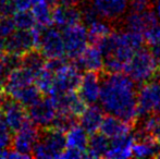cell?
Segmentation results:
<instances>
[{
    "label": "cell",
    "instance_id": "1",
    "mask_svg": "<svg viewBox=\"0 0 160 159\" xmlns=\"http://www.w3.org/2000/svg\"><path fill=\"white\" fill-rule=\"evenodd\" d=\"M99 102L105 112L132 124L138 118L135 82L123 72H107L101 80Z\"/></svg>",
    "mask_w": 160,
    "mask_h": 159
},
{
    "label": "cell",
    "instance_id": "2",
    "mask_svg": "<svg viewBox=\"0 0 160 159\" xmlns=\"http://www.w3.org/2000/svg\"><path fill=\"white\" fill-rule=\"evenodd\" d=\"M144 42L141 33L128 30L111 33L97 45L105 57L103 69L107 72H123L132 56L143 48Z\"/></svg>",
    "mask_w": 160,
    "mask_h": 159
},
{
    "label": "cell",
    "instance_id": "3",
    "mask_svg": "<svg viewBox=\"0 0 160 159\" xmlns=\"http://www.w3.org/2000/svg\"><path fill=\"white\" fill-rule=\"evenodd\" d=\"M67 147L65 133L52 127L40 130L39 138L32 152L34 158H61Z\"/></svg>",
    "mask_w": 160,
    "mask_h": 159
},
{
    "label": "cell",
    "instance_id": "4",
    "mask_svg": "<svg viewBox=\"0 0 160 159\" xmlns=\"http://www.w3.org/2000/svg\"><path fill=\"white\" fill-rule=\"evenodd\" d=\"M158 69L150 51L141 48L128 60L123 72L135 83L144 84L154 80Z\"/></svg>",
    "mask_w": 160,
    "mask_h": 159
},
{
    "label": "cell",
    "instance_id": "5",
    "mask_svg": "<svg viewBox=\"0 0 160 159\" xmlns=\"http://www.w3.org/2000/svg\"><path fill=\"white\" fill-rule=\"evenodd\" d=\"M44 27L36 24L31 30H15L4 39V52L22 56L33 49H38L40 35Z\"/></svg>",
    "mask_w": 160,
    "mask_h": 159
},
{
    "label": "cell",
    "instance_id": "6",
    "mask_svg": "<svg viewBox=\"0 0 160 159\" xmlns=\"http://www.w3.org/2000/svg\"><path fill=\"white\" fill-rule=\"evenodd\" d=\"M82 79L81 70L74 63H64L53 73V84L49 96H59L70 92H75Z\"/></svg>",
    "mask_w": 160,
    "mask_h": 159
},
{
    "label": "cell",
    "instance_id": "7",
    "mask_svg": "<svg viewBox=\"0 0 160 159\" xmlns=\"http://www.w3.org/2000/svg\"><path fill=\"white\" fill-rule=\"evenodd\" d=\"M137 113L141 118L150 113L160 115V81L144 83L137 92Z\"/></svg>",
    "mask_w": 160,
    "mask_h": 159
},
{
    "label": "cell",
    "instance_id": "8",
    "mask_svg": "<svg viewBox=\"0 0 160 159\" xmlns=\"http://www.w3.org/2000/svg\"><path fill=\"white\" fill-rule=\"evenodd\" d=\"M62 36L65 56L73 60L78 58L89 44L87 27L81 23L62 28Z\"/></svg>",
    "mask_w": 160,
    "mask_h": 159
},
{
    "label": "cell",
    "instance_id": "9",
    "mask_svg": "<svg viewBox=\"0 0 160 159\" xmlns=\"http://www.w3.org/2000/svg\"><path fill=\"white\" fill-rule=\"evenodd\" d=\"M38 50L48 59H60L65 57V48L62 32L57 27H44L40 35Z\"/></svg>",
    "mask_w": 160,
    "mask_h": 159
},
{
    "label": "cell",
    "instance_id": "10",
    "mask_svg": "<svg viewBox=\"0 0 160 159\" xmlns=\"http://www.w3.org/2000/svg\"><path fill=\"white\" fill-rule=\"evenodd\" d=\"M39 133L40 130L38 129L37 125L34 124L31 120H28L22 125V127H20L15 132L11 147L13 151L32 158V152L38 138H39Z\"/></svg>",
    "mask_w": 160,
    "mask_h": 159
},
{
    "label": "cell",
    "instance_id": "11",
    "mask_svg": "<svg viewBox=\"0 0 160 159\" xmlns=\"http://www.w3.org/2000/svg\"><path fill=\"white\" fill-rule=\"evenodd\" d=\"M58 109L55 104V100L49 96L46 98H40L31 107H28V118L35 125L40 129L51 127Z\"/></svg>",
    "mask_w": 160,
    "mask_h": 159
},
{
    "label": "cell",
    "instance_id": "12",
    "mask_svg": "<svg viewBox=\"0 0 160 159\" xmlns=\"http://www.w3.org/2000/svg\"><path fill=\"white\" fill-rule=\"evenodd\" d=\"M1 110L6 124L12 132H17L26 121L30 120L26 107L8 96L3 98Z\"/></svg>",
    "mask_w": 160,
    "mask_h": 159
},
{
    "label": "cell",
    "instance_id": "13",
    "mask_svg": "<svg viewBox=\"0 0 160 159\" xmlns=\"http://www.w3.org/2000/svg\"><path fill=\"white\" fill-rule=\"evenodd\" d=\"M89 6L99 19L113 21L125 14L128 0H91Z\"/></svg>",
    "mask_w": 160,
    "mask_h": 159
},
{
    "label": "cell",
    "instance_id": "14",
    "mask_svg": "<svg viewBox=\"0 0 160 159\" xmlns=\"http://www.w3.org/2000/svg\"><path fill=\"white\" fill-rule=\"evenodd\" d=\"M101 89V80L98 72H85L82 75L78 87V94L80 98L86 105H95L99 102Z\"/></svg>",
    "mask_w": 160,
    "mask_h": 159
},
{
    "label": "cell",
    "instance_id": "15",
    "mask_svg": "<svg viewBox=\"0 0 160 159\" xmlns=\"http://www.w3.org/2000/svg\"><path fill=\"white\" fill-rule=\"evenodd\" d=\"M103 62L105 57L102 51L97 45L94 44L88 45L82 51V53L74 59V64L81 71L85 72H99L103 69Z\"/></svg>",
    "mask_w": 160,
    "mask_h": 159
},
{
    "label": "cell",
    "instance_id": "16",
    "mask_svg": "<svg viewBox=\"0 0 160 159\" xmlns=\"http://www.w3.org/2000/svg\"><path fill=\"white\" fill-rule=\"evenodd\" d=\"M158 23V17L152 9L144 11H130L125 17L124 25L128 31L144 34Z\"/></svg>",
    "mask_w": 160,
    "mask_h": 159
},
{
    "label": "cell",
    "instance_id": "17",
    "mask_svg": "<svg viewBox=\"0 0 160 159\" xmlns=\"http://www.w3.org/2000/svg\"><path fill=\"white\" fill-rule=\"evenodd\" d=\"M51 17H52V23L59 28L68 27L81 23L82 21V13L78 7L63 3L53 6Z\"/></svg>",
    "mask_w": 160,
    "mask_h": 159
},
{
    "label": "cell",
    "instance_id": "18",
    "mask_svg": "<svg viewBox=\"0 0 160 159\" xmlns=\"http://www.w3.org/2000/svg\"><path fill=\"white\" fill-rule=\"evenodd\" d=\"M134 141V135L131 133L111 138L109 148L105 157L110 159H125L133 157L132 146Z\"/></svg>",
    "mask_w": 160,
    "mask_h": 159
},
{
    "label": "cell",
    "instance_id": "19",
    "mask_svg": "<svg viewBox=\"0 0 160 159\" xmlns=\"http://www.w3.org/2000/svg\"><path fill=\"white\" fill-rule=\"evenodd\" d=\"M50 97L55 100L58 111L71 113L75 117H78L86 107V104L81 99L78 94L75 92H70L59 96H55V97L50 96Z\"/></svg>",
    "mask_w": 160,
    "mask_h": 159
},
{
    "label": "cell",
    "instance_id": "20",
    "mask_svg": "<svg viewBox=\"0 0 160 159\" xmlns=\"http://www.w3.org/2000/svg\"><path fill=\"white\" fill-rule=\"evenodd\" d=\"M103 117L105 116L101 107L96 106V104L88 105V107H85L83 112L78 116V122L81 127L91 135L99 132Z\"/></svg>",
    "mask_w": 160,
    "mask_h": 159
},
{
    "label": "cell",
    "instance_id": "21",
    "mask_svg": "<svg viewBox=\"0 0 160 159\" xmlns=\"http://www.w3.org/2000/svg\"><path fill=\"white\" fill-rule=\"evenodd\" d=\"M99 132H101L103 135L111 140L117 136L131 133V123L120 119L116 116L107 115L103 117Z\"/></svg>",
    "mask_w": 160,
    "mask_h": 159
},
{
    "label": "cell",
    "instance_id": "22",
    "mask_svg": "<svg viewBox=\"0 0 160 159\" xmlns=\"http://www.w3.org/2000/svg\"><path fill=\"white\" fill-rule=\"evenodd\" d=\"M160 153V143L154 136L135 138L132 146L133 157L148 158L157 156Z\"/></svg>",
    "mask_w": 160,
    "mask_h": 159
},
{
    "label": "cell",
    "instance_id": "23",
    "mask_svg": "<svg viewBox=\"0 0 160 159\" xmlns=\"http://www.w3.org/2000/svg\"><path fill=\"white\" fill-rule=\"evenodd\" d=\"M42 93L39 91V88L36 86L35 83H33V84L25 85L23 87L14 89L11 93H9L8 95L4 96H8V97L17 100L20 104L25 106L26 108H28L35 102H37L42 98Z\"/></svg>",
    "mask_w": 160,
    "mask_h": 159
},
{
    "label": "cell",
    "instance_id": "24",
    "mask_svg": "<svg viewBox=\"0 0 160 159\" xmlns=\"http://www.w3.org/2000/svg\"><path fill=\"white\" fill-rule=\"evenodd\" d=\"M89 134L81 127L80 124H75L70 127L65 132V143L67 147L81 151L86 154L87 144H88Z\"/></svg>",
    "mask_w": 160,
    "mask_h": 159
},
{
    "label": "cell",
    "instance_id": "25",
    "mask_svg": "<svg viewBox=\"0 0 160 159\" xmlns=\"http://www.w3.org/2000/svg\"><path fill=\"white\" fill-rule=\"evenodd\" d=\"M110 145V138L102 133H93L89 135L88 144L86 148L87 158H101L105 157Z\"/></svg>",
    "mask_w": 160,
    "mask_h": 159
},
{
    "label": "cell",
    "instance_id": "26",
    "mask_svg": "<svg viewBox=\"0 0 160 159\" xmlns=\"http://www.w3.org/2000/svg\"><path fill=\"white\" fill-rule=\"evenodd\" d=\"M51 11V4L47 0H33L31 12L38 26L48 27L52 24Z\"/></svg>",
    "mask_w": 160,
    "mask_h": 159
},
{
    "label": "cell",
    "instance_id": "27",
    "mask_svg": "<svg viewBox=\"0 0 160 159\" xmlns=\"http://www.w3.org/2000/svg\"><path fill=\"white\" fill-rule=\"evenodd\" d=\"M87 33H88V40L91 44L98 45L102 39L109 36L112 33L111 26L106 20L96 19L87 24Z\"/></svg>",
    "mask_w": 160,
    "mask_h": 159
},
{
    "label": "cell",
    "instance_id": "28",
    "mask_svg": "<svg viewBox=\"0 0 160 159\" xmlns=\"http://www.w3.org/2000/svg\"><path fill=\"white\" fill-rule=\"evenodd\" d=\"M46 60L47 59L42 55L39 50L33 49L21 56V66L25 67L35 74V77H37L38 73L45 68Z\"/></svg>",
    "mask_w": 160,
    "mask_h": 159
},
{
    "label": "cell",
    "instance_id": "29",
    "mask_svg": "<svg viewBox=\"0 0 160 159\" xmlns=\"http://www.w3.org/2000/svg\"><path fill=\"white\" fill-rule=\"evenodd\" d=\"M13 22L18 30H31L36 25V21L34 19L31 11H15L12 15Z\"/></svg>",
    "mask_w": 160,
    "mask_h": 159
},
{
    "label": "cell",
    "instance_id": "30",
    "mask_svg": "<svg viewBox=\"0 0 160 159\" xmlns=\"http://www.w3.org/2000/svg\"><path fill=\"white\" fill-rule=\"evenodd\" d=\"M34 83H35V85L39 88V91L42 92V94H45V95L49 94L53 84V73L45 67V68L38 73V75L36 77L35 82Z\"/></svg>",
    "mask_w": 160,
    "mask_h": 159
},
{
    "label": "cell",
    "instance_id": "31",
    "mask_svg": "<svg viewBox=\"0 0 160 159\" xmlns=\"http://www.w3.org/2000/svg\"><path fill=\"white\" fill-rule=\"evenodd\" d=\"M76 120H78V117L71 115V113L60 112V111H58L57 116H56L51 127H55V129L60 130V131L65 133L70 127H72L73 125L76 124Z\"/></svg>",
    "mask_w": 160,
    "mask_h": 159
},
{
    "label": "cell",
    "instance_id": "32",
    "mask_svg": "<svg viewBox=\"0 0 160 159\" xmlns=\"http://www.w3.org/2000/svg\"><path fill=\"white\" fill-rule=\"evenodd\" d=\"M17 30L12 17H0V37L6 39Z\"/></svg>",
    "mask_w": 160,
    "mask_h": 159
},
{
    "label": "cell",
    "instance_id": "33",
    "mask_svg": "<svg viewBox=\"0 0 160 159\" xmlns=\"http://www.w3.org/2000/svg\"><path fill=\"white\" fill-rule=\"evenodd\" d=\"M12 131L4 124L0 127V149H9L12 145Z\"/></svg>",
    "mask_w": 160,
    "mask_h": 159
},
{
    "label": "cell",
    "instance_id": "34",
    "mask_svg": "<svg viewBox=\"0 0 160 159\" xmlns=\"http://www.w3.org/2000/svg\"><path fill=\"white\" fill-rule=\"evenodd\" d=\"M144 39L149 46L160 44V24L157 23L144 33Z\"/></svg>",
    "mask_w": 160,
    "mask_h": 159
},
{
    "label": "cell",
    "instance_id": "35",
    "mask_svg": "<svg viewBox=\"0 0 160 159\" xmlns=\"http://www.w3.org/2000/svg\"><path fill=\"white\" fill-rule=\"evenodd\" d=\"M130 11H144L150 9V0H128Z\"/></svg>",
    "mask_w": 160,
    "mask_h": 159
},
{
    "label": "cell",
    "instance_id": "36",
    "mask_svg": "<svg viewBox=\"0 0 160 159\" xmlns=\"http://www.w3.org/2000/svg\"><path fill=\"white\" fill-rule=\"evenodd\" d=\"M86 157V154L83 153L81 151L74 148H70V147H65L61 155V158L64 159H78V158H85Z\"/></svg>",
    "mask_w": 160,
    "mask_h": 159
},
{
    "label": "cell",
    "instance_id": "37",
    "mask_svg": "<svg viewBox=\"0 0 160 159\" xmlns=\"http://www.w3.org/2000/svg\"><path fill=\"white\" fill-rule=\"evenodd\" d=\"M15 11H26L31 10L33 0H11Z\"/></svg>",
    "mask_w": 160,
    "mask_h": 159
},
{
    "label": "cell",
    "instance_id": "38",
    "mask_svg": "<svg viewBox=\"0 0 160 159\" xmlns=\"http://www.w3.org/2000/svg\"><path fill=\"white\" fill-rule=\"evenodd\" d=\"M150 53L152 55L157 66H158V68L160 69V44L150 46Z\"/></svg>",
    "mask_w": 160,
    "mask_h": 159
},
{
    "label": "cell",
    "instance_id": "39",
    "mask_svg": "<svg viewBox=\"0 0 160 159\" xmlns=\"http://www.w3.org/2000/svg\"><path fill=\"white\" fill-rule=\"evenodd\" d=\"M6 74H7V68H6V66H4V62H3L2 57H0V82L2 81V79L4 80Z\"/></svg>",
    "mask_w": 160,
    "mask_h": 159
},
{
    "label": "cell",
    "instance_id": "40",
    "mask_svg": "<svg viewBox=\"0 0 160 159\" xmlns=\"http://www.w3.org/2000/svg\"><path fill=\"white\" fill-rule=\"evenodd\" d=\"M83 0H59L60 3H63V4H70V6H76L80 2H82Z\"/></svg>",
    "mask_w": 160,
    "mask_h": 159
},
{
    "label": "cell",
    "instance_id": "41",
    "mask_svg": "<svg viewBox=\"0 0 160 159\" xmlns=\"http://www.w3.org/2000/svg\"><path fill=\"white\" fill-rule=\"evenodd\" d=\"M154 12H155V14L157 15V17L160 20V0H155Z\"/></svg>",
    "mask_w": 160,
    "mask_h": 159
},
{
    "label": "cell",
    "instance_id": "42",
    "mask_svg": "<svg viewBox=\"0 0 160 159\" xmlns=\"http://www.w3.org/2000/svg\"><path fill=\"white\" fill-rule=\"evenodd\" d=\"M154 137L156 138L157 141L160 143V123H159V125H158V127H157V130L155 131V133H154Z\"/></svg>",
    "mask_w": 160,
    "mask_h": 159
},
{
    "label": "cell",
    "instance_id": "43",
    "mask_svg": "<svg viewBox=\"0 0 160 159\" xmlns=\"http://www.w3.org/2000/svg\"><path fill=\"white\" fill-rule=\"evenodd\" d=\"M9 149H0V158H7L8 157Z\"/></svg>",
    "mask_w": 160,
    "mask_h": 159
},
{
    "label": "cell",
    "instance_id": "44",
    "mask_svg": "<svg viewBox=\"0 0 160 159\" xmlns=\"http://www.w3.org/2000/svg\"><path fill=\"white\" fill-rule=\"evenodd\" d=\"M6 124V121H4V119H3V116L0 113V127H2V125H4Z\"/></svg>",
    "mask_w": 160,
    "mask_h": 159
},
{
    "label": "cell",
    "instance_id": "45",
    "mask_svg": "<svg viewBox=\"0 0 160 159\" xmlns=\"http://www.w3.org/2000/svg\"><path fill=\"white\" fill-rule=\"evenodd\" d=\"M51 6H56L57 3H59V0H47Z\"/></svg>",
    "mask_w": 160,
    "mask_h": 159
},
{
    "label": "cell",
    "instance_id": "46",
    "mask_svg": "<svg viewBox=\"0 0 160 159\" xmlns=\"http://www.w3.org/2000/svg\"><path fill=\"white\" fill-rule=\"evenodd\" d=\"M2 102H3V98H0V109H1V105H2Z\"/></svg>",
    "mask_w": 160,
    "mask_h": 159
},
{
    "label": "cell",
    "instance_id": "47",
    "mask_svg": "<svg viewBox=\"0 0 160 159\" xmlns=\"http://www.w3.org/2000/svg\"><path fill=\"white\" fill-rule=\"evenodd\" d=\"M157 157H158V158H160V153L158 154V155H157Z\"/></svg>",
    "mask_w": 160,
    "mask_h": 159
}]
</instances>
